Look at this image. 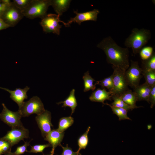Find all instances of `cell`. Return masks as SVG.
Wrapping results in <instances>:
<instances>
[{"instance_id":"obj_1","label":"cell","mask_w":155,"mask_h":155,"mask_svg":"<svg viewBox=\"0 0 155 155\" xmlns=\"http://www.w3.org/2000/svg\"><path fill=\"white\" fill-rule=\"evenodd\" d=\"M97 47L104 51L108 63L124 71L129 67L128 48L119 46L111 36L104 38L97 45Z\"/></svg>"},{"instance_id":"obj_2","label":"cell","mask_w":155,"mask_h":155,"mask_svg":"<svg viewBox=\"0 0 155 155\" xmlns=\"http://www.w3.org/2000/svg\"><path fill=\"white\" fill-rule=\"evenodd\" d=\"M151 37L150 30L135 28L132 30L131 33L126 39L124 45L127 48H131L133 53L136 54L139 53L143 47L148 43Z\"/></svg>"},{"instance_id":"obj_3","label":"cell","mask_w":155,"mask_h":155,"mask_svg":"<svg viewBox=\"0 0 155 155\" xmlns=\"http://www.w3.org/2000/svg\"><path fill=\"white\" fill-rule=\"evenodd\" d=\"M51 6V0H32L28 7L21 11L24 17L31 19L36 18L41 19L47 15Z\"/></svg>"},{"instance_id":"obj_4","label":"cell","mask_w":155,"mask_h":155,"mask_svg":"<svg viewBox=\"0 0 155 155\" xmlns=\"http://www.w3.org/2000/svg\"><path fill=\"white\" fill-rule=\"evenodd\" d=\"M59 22L62 23L65 27H68L67 23L60 20L59 16L53 13L47 14L41 19L40 24L44 32L52 33L59 35L62 26L59 24Z\"/></svg>"},{"instance_id":"obj_5","label":"cell","mask_w":155,"mask_h":155,"mask_svg":"<svg viewBox=\"0 0 155 155\" xmlns=\"http://www.w3.org/2000/svg\"><path fill=\"white\" fill-rule=\"evenodd\" d=\"M45 110L40 99L34 96L27 101L24 102L21 108L18 110L22 117H28L33 114L37 115L43 113Z\"/></svg>"},{"instance_id":"obj_6","label":"cell","mask_w":155,"mask_h":155,"mask_svg":"<svg viewBox=\"0 0 155 155\" xmlns=\"http://www.w3.org/2000/svg\"><path fill=\"white\" fill-rule=\"evenodd\" d=\"M114 72L113 77V88L111 92V96H120L124 92L128 89V85L125 76V71L120 68L112 66Z\"/></svg>"},{"instance_id":"obj_7","label":"cell","mask_w":155,"mask_h":155,"mask_svg":"<svg viewBox=\"0 0 155 155\" xmlns=\"http://www.w3.org/2000/svg\"><path fill=\"white\" fill-rule=\"evenodd\" d=\"M130 67L125 71V76L128 86L134 88L139 85L142 69L140 68L137 61L131 60Z\"/></svg>"},{"instance_id":"obj_8","label":"cell","mask_w":155,"mask_h":155,"mask_svg":"<svg viewBox=\"0 0 155 155\" xmlns=\"http://www.w3.org/2000/svg\"><path fill=\"white\" fill-rule=\"evenodd\" d=\"M2 105L3 108L0 114L1 120L12 128L24 127L21 121L22 116L20 112L12 111L8 109L4 104L2 103Z\"/></svg>"},{"instance_id":"obj_9","label":"cell","mask_w":155,"mask_h":155,"mask_svg":"<svg viewBox=\"0 0 155 155\" xmlns=\"http://www.w3.org/2000/svg\"><path fill=\"white\" fill-rule=\"evenodd\" d=\"M24 17L21 11L13 4L9 6L1 18L10 27L15 26Z\"/></svg>"},{"instance_id":"obj_10","label":"cell","mask_w":155,"mask_h":155,"mask_svg":"<svg viewBox=\"0 0 155 155\" xmlns=\"http://www.w3.org/2000/svg\"><path fill=\"white\" fill-rule=\"evenodd\" d=\"M29 135L28 130L24 127L13 128L8 131L5 136L0 138L9 142L12 147L21 140L28 138Z\"/></svg>"},{"instance_id":"obj_11","label":"cell","mask_w":155,"mask_h":155,"mask_svg":"<svg viewBox=\"0 0 155 155\" xmlns=\"http://www.w3.org/2000/svg\"><path fill=\"white\" fill-rule=\"evenodd\" d=\"M51 119V113L47 110H45L43 113L37 115L35 117L42 135L44 137L51 130V128L53 127Z\"/></svg>"},{"instance_id":"obj_12","label":"cell","mask_w":155,"mask_h":155,"mask_svg":"<svg viewBox=\"0 0 155 155\" xmlns=\"http://www.w3.org/2000/svg\"><path fill=\"white\" fill-rule=\"evenodd\" d=\"M73 12L76 14V16L74 18H71L70 20L68 21L67 23L68 27L73 22L76 23L80 25L81 23L84 21H96L99 11L98 9H94L92 11L83 13H79L77 10H74Z\"/></svg>"},{"instance_id":"obj_13","label":"cell","mask_w":155,"mask_h":155,"mask_svg":"<svg viewBox=\"0 0 155 155\" xmlns=\"http://www.w3.org/2000/svg\"><path fill=\"white\" fill-rule=\"evenodd\" d=\"M0 89L4 90L9 92L10 94V97L18 104L20 109L24 103V100L28 98L27 92L30 88L26 86L24 89L17 88L14 90H10L8 89L0 87Z\"/></svg>"},{"instance_id":"obj_14","label":"cell","mask_w":155,"mask_h":155,"mask_svg":"<svg viewBox=\"0 0 155 155\" xmlns=\"http://www.w3.org/2000/svg\"><path fill=\"white\" fill-rule=\"evenodd\" d=\"M64 133V132H60L57 129H51L44 137V140L47 141L52 147L51 153H54L56 147L61 145Z\"/></svg>"},{"instance_id":"obj_15","label":"cell","mask_w":155,"mask_h":155,"mask_svg":"<svg viewBox=\"0 0 155 155\" xmlns=\"http://www.w3.org/2000/svg\"><path fill=\"white\" fill-rule=\"evenodd\" d=\"M89 98L91 101L101 102L103 104H104L105 100H112L111 92L107 91L105 88H98L92 92Z\"/></svg>"},{"instance_id":"obj_16","label":"cell","mask_w":155,"mask_h":155,"mask_svg":"<svg viewBox=\"0 0 155 155\" xmlns=\"http://www.w3.org/2000/svg\"><path fill=\"white\" fill-rule=\"evenodd\" d=\"M151 87L146 82L134 88L138 101L145 100L149 103V98Z\"/></svg>"},{"instance_id":"obj_17","label":"cell","mask_w":155,"mask_h":155,"mask_svg":"<svg viewBox=\"0 0 155 155\" xmlns=\"http://www.w3.org/2000/svg\"><path fill=\"white\" fill-rule=\"evenodd\" d=\"M70 0H51V6L60 17L69 8Z\"/></svg>"},{"instance_id":"obj_18","label":"cell","mask_w":155,"mask_h":155,"mask_svg":"<svg viewBox=\"0 0 155 155\" xmlns=\"http://www.w3.org/2000/svg\"><path fill=\"white\" fill-rule=\"evenodd\" d=\"M122 100L127 104L133 109L140 107L136 104L137 99L134 92L129 89L124 92L120 96Z\"/></svg>"},{"instance_id":"obj_19","label":"cell","mask_w":155,"mask_h":155,"mask_svg":"<svg viewBox=\"0 0 155 155\" xmlns=\"http://www.w3.org/2000/svg\"><path fill=\"white\" fill-rule=\"evenodd\" d=\"M75 90L72 89L71 91L69 96L63 101L57 103L58 104L63 103L62 107L67 106L70 107L71 109V115L74 112L76 107L78 105L77 100L75 95Z\"/></svg>"},{"instance_id":"obj_20","label":"cell","mask_w":155,"mask_h":155,"mask_svg":"<svg viewBox=\"0 0 155 155\" xmlns=\"http://www.w3.org/2000/svg\"><path fill=\"white\" fill-rule=\"evenodd\" d=\"M82 78L84 81V92H87L90 90L94 91L95 90L96 85L97 84L96 83L95 84H93V82L95 81L90 76L88 71L84 73Z\"/></svg>"},{"instance_id":"obj_21","label":"cell","mask_w":155,"mask_h":155,"mask_svg":"<svg viewBox=\"0 0 155 155\" xmlns=\"http://www.w3.org/2000/svg\"><path fill=\"white\" fill-rule=\"evenodd\" d=\"M74 122L73 118L71 116L62 117L59 119L58 127L57 129L60 132H64L72 125Z\"/></svg>"},{"instance_id":"obj_22","label":"cell","mask_w":155,"mask_h":155,"mask_svg":"<svg viewBox=\"0 0 155 155\" xmlns=\"http://www.w3.org/2000/svg\"><path fill=\"white\" fill-rule=\"evenodd\" d=\"M104 104L109 106L111 108L113 113L118 117L119 120L128 119L131 120L127 115L128 111L123 108L117 107L106 103Z\"/></svg>"},{"instance_id":"obj_23","label":"cell","mask_w":155,"mask_h":155,"mask_svg":"<svg viewBox=\"0 0 155 155\" xmlns=\"http://www.w3.org/2000/svg\"><path fill=\"white\" fill-rule=\"evenodd\" d=\"M142 74L144 76L146 82L150 87L155 85V71L142 69Z\"/></svg>"},{"instance_id":"obj_24","label":"cell","mask_w":155,"mask_h":155,"mask_svg":"<svg viewBox=\"0 0 155 155\" xmlns=\"http://www.w3.org/2000/svg\"><path fill=\"white\" fill-rule=\"evenodd\" d=\"M111 99L113 102L110 104L113 106L121 108L126 109L127 111L134 109L132 107L126 104L121 99L119 96L116 95H111Z\"/></svg>"},{"instance_id":"obj_25","label":"cell","mask_w":155,"mask_h":155,"mask_svg":"<svg viewBox=\"0 0 155 155\" xmlns=\"http://www.w3.org/2000/svg\"><path fill=\"white\" fill-rule=\"evenodd\" d=\"M91 128L90 126L87 128L86 131L78 139V144L79 146L78 152H80V150L82 149H85L87 146L89 140L88 137V134Z\"/></svg>"},{"instance_id":"obj_26","label":"cell","mask_w":155,"mask_h":155,"mask_svg":"<svg viewBox=\"0 0 155 155\" xmlns=\"http://www.w3.org/2000/svg\"><path fill=\"white\" fill-rule=\"evenodd\" d=\"M97 84L100 85L102 88H106L111 92L113 88V75L105 78L100 81H96Z\"/></svg>"},{"instance_id":"obj_27","label":"cell","mask_w":155,"mask_h":155,"mask_svg":"<svg viewBox=\"0 0 155 155\" xmlns=\"http://www.w3.org/2000/svg\"><path fill=\"white\" fill-rule=\"evenodd\" d=\"M144 70L155 71V54L153 53L152 56L148 59L142 62Z\"/></svg>"},{"instance_id":"obj_28","label":"cell","mask_w":155,"mask_h":155,"mask_svg":"<svg viewBox=\"0 0 155 155\" xmlns=\"http://www.w3.org/2000/svg\"><path fill=\"white\" fill-rule=\"evenodd\" d=\"M153 53V48L151 46H147L143 47L139 53L141 59L144 61L150 58Z\"/></svg>"},{"instance_id":"obj_29","label":"cell","mask_w":155,"mask_h":155,"mask_svg":"<svg viewBox=\"0 0 155 155\" xmlns=\"http://www.w3.org/2000/svg\"><path fill=\"white\" fill-rule=\"evenodd\" d=\"M32 0H13L14 5L21 11L26 9L30 4Z\"/></svg>"},{"instance_id":"obj_30","label":"cell","mask_w":155,"mask_h":155,"mask_svg":"<svg viewBox=\"0 0 155 155\" xmlns=\"http://www.w3.org/2000/svg\"><path fill=\"white\" fill-rule=\"evenodd\" d=\"M31 149L30 150L28 151L29 152L37 153L38 152H42L43 153V151L44 149L49 147H51V146L49 143L43 145H36L34 146H30Z\"/></svg>"},{"instance_id":"obj_31","label":"cell","mask_w":155,"mask_h":155,"mask_svg":"<svg viewBox=\"0 0 155 155\" xmlns=\"http://www.w3.org/2000/svg\"><path fill=\"white\" fill-rule=\"evenodd\" d=\"M12 3V1L9 0H0V17Z\"/></svg>"},{"instance_id":"obj_32","label":"cell","mask_w":155,"mask_h":155,"mask_svg":"<svg viewBox=\"0 0 155 155\" xmlns=\"http://www.w3.org/2000/svg\"><path fill=\"white\" fill-rule=\"evenodd\" d=\"M30 142H25L23 145L18 147L16 151L13 152V154L14 155H20L23 154L26 152H28L27 148L30 145Z\"/></svg>"},{"instance_id":"obj_33","label":"cell","mask_w":155,"mask_h":155,"mask_svg":"<svg viewBox=\"0 0 155 155\" xmlns=\"http://www.w3.org/2000/svg\"><path fill=\"white\" fill-rule=\"evenodd\" d=\"M62 148L63 152L61 155H81L80 152L77 151L76 152H73L72 149L69 147L67 144L66 147H63L61 144L60 146Z\"/></svg>"},{"instance_id":"obj_34","label":"cell","mask_w":155,"mask_h":155,"mask_svg":"<svg viewBox=\"0 0 155 155\" xmlns=\"http://www.w3.org/2000/svg\"><path fill=\"white\" fill-rule=\"evenodd\" d=\"M149 102L151 104L150 108H153L155 105V85L151 87Z\"/></svg>"},{"instance_id":"obj_35","label":"cell","mask_w":155,"mask_h":155,"mask_svg":"<svg viewBox=\"0 0 155 155\" xmlns=\"http://www.w3.org/2000/svg\"><path fill=\"white\" fill-rule=\"evenodd\" d=\"M9 27H10V26L0 17V31L6 29Z\"/></svg>"},{"instance_id":"obj_36","label":"cell","mask_w":155,"mask_h":155,"mask_svg":"<svg viewBox=\"0 0 155 155\" xmlns=\"http://www.w3.org/2000/svg\"><path fill=\"white\" fill-rule=\"evenodd\" d=\"M5 155H14L13 152H9L4 154Z\"/></svg>"},{"instance_id":"obj_37","label":"cell","mask_w":155,"mask_h":155,"mask_svg":"<svg viewBox=\"0 0 155 155\" xmlns=\"http://www.w3.org/2000/svg\"><path fill=\"white\" fill-rule=\"evenodd\" d=\"M2 154H3V153H2L1 150V149L0 148V155Z\"/></svg>"},{"instance_id":"obj_38","label":"cell","mask_w":155,"mask_h":155,"mask_svg":"<svg viewBox=\"0 0 155 155\" xmlns=\"http://www.w3.org/2000/svg\"><path fill=\"white\" fill-rule=\"evenodd\" d=\"M54 154V153H51V154L50 155H53Z\"/></svg>"}]
</instances>
